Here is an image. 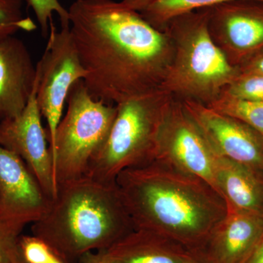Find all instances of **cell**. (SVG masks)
Segmentation results:
<instances>
[{
	"mask_svg": "<svg viewBox=\"0 0 263 263\" xmlns=\"http://www.w3.org/2000/svg\"><path fill=\"white\" fill-rule=\"evenodd\" d=\"M68 12L93 98L117 105L161 90L174 53L165 32L114 0H76Z\"/></svg>",
	"mask_w": 263,
	"mask_h": 263,
	"instance_id": "6da1fadb",
	"label": "cell"
},
{
	"mask_svg": "<svg viewBox=\"0 0 263 263\" xmlns=\"http://www.w3.org/2000/svg\"><path fill=\"white\" fill-rule=\"evenodd\" d=\"M135 228L157 232L188 249H201L227 215L221 194L206 180L154 160L116 179Z\"/></svg>",
	"mask_w": 263,
	"mask_h": 263,
	"instance_id": "7a4b0ae2",
	"label": "cell"
},
{
	"mask_svg": "<svg viewBox=\"0 0 263 263\" xmlns=\"http://www.w3.org/2000/svg\"><path fill=\"white\" fill-rule=\"evenodd\" d=\"M135 229L117 182L88 176L60 183L46 214L32 224V235L68 263L108 249Z\"/></svg>",
	"mask_w": 263,
	"mask_h": 263,
	"instance_id": "3957f363",
	"label": "cell"
},
{
	"mask_svg": "<svg viewBox=\"0 0 263 263\" xmlns=\"http://www.w3.org/2000/svg\"><path fill=\"white\" fill-rule=\"evenodd\" d=\"M209 9L195 10L170 21L163 31L173 45L172 62L161 90L180 100L210 105L239 74L213 41Z\"/></svg>",
	"mask_w": 263,
	"mask_h": 263,
	"instance_id": "277c9868",
	"label": "cell"
},
{
	"mask_svg": "<svg viewBox=\"0 0 263 263\" xmlns=\"http://www.w3.org/2000/svg\"><path fill=\"white\" fill-rule=\"evenodd\" d=\"M171 98L158 90L117 105L108 136L93 157L86 176L115 182L122 171L154 160L161 122Z\"/></svg>",
	"mask_w": 263,
	"mask_h": 263,
	"instance_id": "5b68a950",
	"label": "cell"
},
{
	"mask_svg": "<svg viewBox=\"0 0 263 263\" xmlns=\"http://www.w3.org/2000/svg\"><path fill=\"white\" fill-rule=\"evenodd\" d=\"M67 110L50 148L57 186L87 174L90 162L102 146L117 113V105L95 100L84 80L72 85Z\"/></svg>",
	"mask_w": 263,
	"mask_h": 263,
	"instance_id": "8992f818",
	"label": "cell"
},
{
	"mask_svg": "<svg viewBox=\"0 0 263 263\" xmlns=\"http://www.w3.org/2000/svg\"><path fill=\"white\" fill-rule=\"evenodd\" d=\"M57 31L50 24L48 40L42 58L36 65L37 100L42 117L47 122L50 148L54 143L65 101L72 85L87 75L81 64L70 27Z\"/></svg>",
	"mask_w": 263,
	"mask_h": 263,
	"instance_id": "52a82bcc",
	"label": "cell"
},
{
	"mask_svg": "<svg viewBox=\"0 0 263 263\" xmlns=\"http://www.w3.org/2000/svg\"><path fill=\"white\" fill-rule=\"evenodd\" d=\"M216 154L182 102L172 97L161 122L154 160L199 176L216 189Z\"/></svg>",
	"mask_w": 263,
	"mask_h": 263,
	"instance_id": "ba28073f",
	"label": "cell"
},
{
	"mask_svg": "<svg viewBox=\"0 0 263 263\" xmlns=\"http://www.w3.org/2000/svg\"><path fill=\"white\" fill-rule=\"evenodd\" d=\"M208 27L216 46L239 67L263 50V2L235 0L208 8Z\"/></svg>",
	"mask_w": 263,
	"mask_h": 263,
	"instance_id": "9c48e42d",
	"label": "cell"
},
{
	"mask_svg": "<svg viewBox=\"0 0 263 263\" xmlns=\"http://www.w3.org/2000/svg\"><path fill=\"white\" fill-rule=\"evenodd\" d=\"M214 153L263 176V136L247 123L191 100H181Z\"/></svg>",
	"mask_w": 263,
	"mask_h": 263,
	"instance_id": "30bf717a",
	"label": "cell"
},
{
	"mask_svg": "<svg viewBox=\"0 0 263 263\" xmlns=\"http://www.w3.org/2000/svg\"><path fill=\"white\" fill-rule=\"evenodd\" d=\"M37 76L28 103L22 113L0 121V146L13 152L24 161L51 200L56 197L57 186L53 159L42 114L38 106Z\"/></svg>",
	"mask_w": 263,
	"mask_h": 263,
	"instance_id": "8fae6325",
	"label": "cell"
},
{
	"mask_svg": "<svg viewBox=\"0 0 263 263\" xmlns=\"http://www.w3.org/2000/svg\"><path fill=\"white\" fill-rule=\"evenodd\" d=\"M51 200L24 161L0 146V215L24 230L46 214Z\"/></svg>",
	"mask_w": 263,
	"mask_h": 263,
	"instance_id": "7c38bea8",
	"label": "cell"
},
{
	"mask_svg": "<svg viewBox=\"0 0 263 263\" xmlns=\"http://www.w3.org/2000/svg\"><path fill=\"white\" fill-rule=\"evenodd\" d=\"M36 75V66L23 41L14 35L0 36V121L22 113Z\"/></svg>",
	"mask_w": 263,
	"mask_h": 263,
	"instance_id": "4fadbf2b",
	"label": "cell"
},
{
	"mask_svg": "<svg viewBox=\"0 0 263 263\" xmlns=\"http://www.w3.org/2000/svg\"><path fill=\"white\" fill-rule=\"evenodd\" d=\"M263 236V216L228 209L200 250L214 263H245Z\"/></svg>",
	"mask_w": 263,
	"mask_h": 263,
	"instance_id": "5bb4252c",
	"label": "cell"
},
{
	"mask_svg": "<svg viewBox=\"0 0 263 263\" xmlns=\"http://www.w3.org/2000/svg\"><path fill=\"white\" fill-rule=\"evenodd\" d=\"M190 249L152 230L135 228L105 250V263H185Z\"/></svg>",
	"mask_w": 263,
	"mask_h": 263,
	"instance_id": "9a60e30c",
	"label": "cell"
},
{
	"mask_svg": "<svg viewBox=\"0 0 263 263\" xmlns=\"http://www.w3.org/2000/svg\"><path fill=\"white\" fill-rule=\"evenodd\" d=\"M214 181L228 209L263 216V176L243 164L216 156Z\"/></svg>",
	"mask_w": 263,
	"mask_h": 263,
	"instance_id": "2e32d148",
	"label": "cell"
},
{
	"mask_svg": "<svg viewBox=\"0 0 263 263\" xmlns=\"http://www.w3.org/2000/svg\"><path fill=\"white\" fill-rule=\"evenodd\" d=\"M230 1L235 0H155L140 13L152 27L163 31L170 21L179 15Z\"/></svg>",
	"mask_w": 263,
	"mask_h": 263,
	"instance_id": "e0dca14e",
	"label": "cell"
},
{
	"mask_svg": "<svg viewBox=\"0 0 263 263\" xmlns=\"http://www.w3.org/2000/svg\"><path fill=\"white\" fill-rule=\"evenodd\" d=\"M209 106L243 121L263 136V102L245 101L221 95Z\"/></svg>",
	"mask_w": 263,
	"mask_h": 263,
	"instance_id": "ac0fdd59",
	"label": "cell"
},
{
	"mask_svg": "<svg viewBox=\"0 0 263 263\" xmlns=\"http://www.w3.org/2000/svg\"><path fill=\"white\" fill-rule=\"evenodd\" d=\"M24 0H0V36L14 35L18 31L32 32L37 25L23 13Z\"/></svg>",
	"mask_w": 263,
	"mask_h": 263,
	"instance_id": "d6986e66",
	"label": "cell"
},
{
	"mask_svg": "<svg viewBox=\"0 0 263 263\" xmlns=\"http://www.w3.org/2000/svg\"><path fill=\"white\" fill-rule=\"evenodd\" d=\"M18 249L24 263H68L51 246L36 235H21Z\"/></svg>",
	"mask_w": 263,
	"mask_h": 263,
	"instance_id": "ffe728a7",
	"label": "cell"
},
{
	"mask_svg": "<svg viewBox=\"0 0 263 263\" xmlns=\"http://www.w3.org/2000/svg\"><path fill=\"white\" fill-rule=\"evenodd\" d=\"M221 95L250 102H263V75L240 72Z\"/></svg>",
	"mask_w": 263,
	"mask_h": 263,
	"instance_id": "44dd1931",
	"label": "cell"
},
{
	"mask_svg": "<svg viewBox=\"0 0 263 263\" xmlns=\"http://www.w3.org/2000/svg\"><path fill=\"white\" fill-rule=\"evenodd\" d=\"M28 4L35 14L44 37L49 34L50 24L53 22V13L60 16L61 27H70L68 10L62 6L59 0H28Z\"/></svg>",
	"mask_w": 263,
	"mask_h": 263,
	"instance_id": "7402d4cb",
	"label": "cell"
},
{
	"mask_svg": "<svg viewBox=\"0 0 263 263\" xmlns=\"http://www.w3.org/2000/svg\"><path fill=\"white\" fill-rule=\"evenodd\" d=\"M22 230L0 215V263L23 262L18 249Z\"/></svg>",
	"mask_w": 263,
	"mask_h": 263,
	"instance_id": "603a6c76",
	"label": "cell"
},
{
	"mask_svg": "<svg viewBox=\"0 0 263 263\" xmlns=\"http://www.w3.org/2000/svg\"><path fill=\"white\" fill-rule=\"evenodd\" d=\"M240 72H255L263 75V50L238 67Z\"/></svg>",
	"mask_w": 263,
	"mask_h": 263,
	"instance_id": "cb8c5ba5",
	"label": "cell"
},
{
	"mask_svg": "<svg viewBox=\"0 0 263 263\" xmlns=\"http://www.w3.org/2000/svg\"><path fill=\"white\" fill-rule=\"evenodd\" d=\"M155 0H122L121 3L125 8L141 13L146 10Z\"/></svg>",
	"mask_w": 263,
	"mask_h": 263,
	"instance_id": "d4e9b609",
	"label": "cell"
},
{
	"mask_svg": "<svg viewBox=\"0 0 263 263\" xmlns=\"http://www.w3.org/2000/svg\"><path fill=\"white\" fill-rule=\"evenodd\" d=\"M185 263H214L200 249H190Z\"/></svg>",
	"mask_w": 263,
	"mask_h": 263,
	"instance_id": "484cf974",
	"label": "cell"
},
{
	"mask_svg": "<svg viewBox=\"0 0 263 263\" xmlns=\"http://www.w3.org/2000/svg\"><path fill=\"white\" fill-rule=\"evenodd\" d=\"M245 263H263V236L257 247Z\"/></svg>",
	"mask_w": 263,
	"mask_h": 263,
	"instance_id": "4316f807",
	"label": "cell"
},
{
	"mask_svg": "<svg viewBox=\"0 0 263 263\" xmlns=\"http://www.w3.org/2000/svg\"><path fill=\"white\" fill-rule=\"evenodd\" d=\"M78 263H105L102 260L98 252H89L79 258Z\"/></svg>",
	"mask_w": 263,
	"mask_h": 263,
	"instance_id": "83f0119b",
	"label": "cell"
},
{
	"mask_svg": "<svg viewBox=\"0 0 263 263\" xmlns=\"http://www.w3.org/2000/svg\"><path fill=\"white\" fill-rule=\"evenodd\" d=\"M22 263H24V262H22Z\"/></svg>",
	"mask_w": 263,
	"mask_h": 263,
	"instance_id": "f1b7e54d",
	"label": "cell"
}]
</instances>
